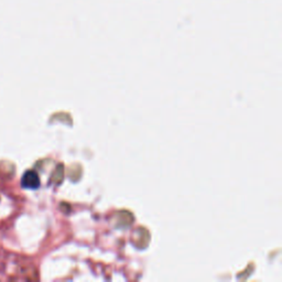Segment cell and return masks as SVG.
Segmentation results:
<instances>
[{
    "mask_svg": "<svg viewBox=\"0 0 282 282\" xmlns=\"http://www.w3.org/2000/svg\"><path fill=\"white\" fill-rule=\"evenodd\" d=\"M22 188L29 190H36L40 186V178L36 171L29 170L22 176L21 180Z\"/></svg>",
    "mask_w": 282,
    "mask_h": 282,
    "instance_id": "obj_1",
    "label": "cell"
}]
</instances>
